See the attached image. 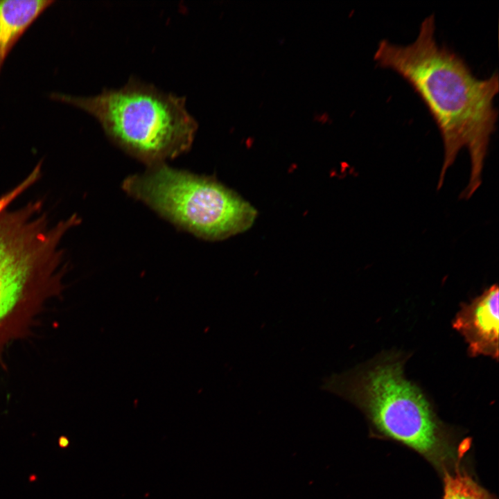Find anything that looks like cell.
Listing matches in <instances>:
<instances>
[{
    "label": "cell",
    "mask_w": 499,
    "mask_h": 499,
    "mask_svg": "<svg viewBox=\"0 0 499 499\" xmlns=\"http://www.w3.org/2000/svg\"><path fill=\"white\" fill-rule=\"evenodd\" d=\"M52 261L49 245L38 231L0 214V322L16 307L35 274Z\"/></svg>",
    "instance_id": "5"
},
{
    "label": "cell",
    "mask_w": 499,
    "mask_h": 499,
    "mask_svg": "<svg viewBox=\"0 0 499 499\" xmlns=\"http://www.w3.org/2000/svg\"><path fill=\"white\" fill-rule=\"evenodd\" d=\"M435 18L426 17L416 39L407 45L379 42L374 60L394 71L410 85L427 107L440 132L444 160L437 189L447 170L464 148L471 161L470 178L462 198L469 199L479 188L498 111L493 101L499 91L497 73L476 77L453 51L437 44Z\"/></svg>",
    "instance_id": "1"
},
{
    "label": "cell",
    "mask_w": 499,
    "mask_h": 499,
    "mask_svg": "<svg viewBox=\"0 0 499 499\" xmlns=\"http://www.w3.org/2000/svg\"><path fill=\"white\" fill-rule=\"evenodd\" d=\"M50 97L91 114L112 141L150 166L187 151L198 129L184 96L135 77L94 96L56 92Z\"/></svg>",
    "instance_id": "3"
},
{
    "label": "cell",
    "mask_w": 499,
    "mask_h": 499,
    "mask_svg": "<svg viewBox=\"0 0 499 499\" xmlns=\"http://www.w3.org/2000/svg\"><path fill=\"white\" fill-rule=\"evenodd\" d=\"M403 360L389 355L327 387L360 408L372 430L423 456L442 475L461 465L466 447L439 420L421 389L403 374Z\"/></svg>",
    "instance_id": "2"
},
{
    "label": "cell",
    "mask_w": 499,
    "mask_h": 499,
    "mask_svg": "<svg viewBox=\"0 0 499 499\" xmlns=\"http://www.w3.org/2000/svg\"><path fill=\"white\" fill-rule=\"evenodd\" d=\"M123 188L173 223L204 239L222 240L243 232L256 211L215 180L164 164L125 179Z\"/></svg>",
    "instance_id": "4"
},
{
    "label": "cell",
    "mask_w": 499,
    "mask_h": 499,
    "mask_svg": "<svg viewBox=\"0 0 499 499\" xmlns=\"http://www.w3.org/2000/svg\"><path fill=\"white\" fill-rule=\"evenodd\" d=\"M51 0H0V71L8 53Z\"/></svg>",
    "instance_id": "7"
},
{
    "label": "cell",
    "mask_w": 499,
    "mask_h": 499,
    "mask_svg": "<svg viewBox=\"0 0 499 499\" xmlns=\"http://www.w3.org/2000/svg\"><path fill=\"white\" fill-rule=\"evenodd\" d=\"M443 499H496L459 465L443 475Z\"/></svg>",
    "instance_id": "8"
},
{
    "label": "cell",
    "mask_w": 499,
    "mask_h": 499,
    "mask_svg": "<svg viewBox=\"0 0 499 499\" xmlns=\"http://www.w3.org/2000/svg\"><path fill=\"white\" fill-rule=\"evenodd\" d=\"M498 286L492 285L469 304L462 305L453 327L469 344L471 356L498 358Z\"/></svg>",
    "instance_id": "6"
}]
</instances>
